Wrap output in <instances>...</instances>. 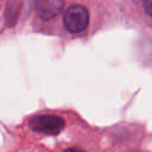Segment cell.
<instances>
[{"label": "cell", "instance_id": "obj_1", "mask_svg": "<svg viewBox=\"0 0 152 152\" xmlns=\"http://www.w3.org/2000/svg\"><path fill=\"white\" fill-rule=\"evenodd\" d=\"M28 126L36 132L55 135L64 128L65 121L62 116L55 114H40L32 116L28 121Z\"/></svg>", "mask_w": 152, "mask_h": 152}, {"label": "cell", "instance_id": "obj_2", "mask_svg": "<svg viewBox=\"0 0 152 152\" xmlns=\"http://www.w3.org/2000/svg\"><path fill=\"white\" fill-rule=\"evenodd\" d=\"M65 28L71 33L82 32L89 21V13L82 5H71L66 8L63 17Z\"/></svg>", "mask_w": 152, "mask_h": 152}, {"label": "cell", "instance_id": "obj_3", "mask_svg": "<svg viewBox=\"0 0 152 152\" xmlns=\"http://www.w3.org/2000/svg\"><path fill=\"white\" fill-rule=\"evenodd\" d=\"M64 0H36V10L38 15L44 20L57 17L63 10Z\"/></svg>", "mask_w": 152, "mask_h": 152}, {"label": "cell", "instance_id": "obj_4", "mask_svg": "<svg viewBox=\"0 0 152 152\" xmlns=\"http://www.w3.org/2000/svg\"><path fill=\"white\" fill-rule=\"evenodd\" d=\"M142 7L145 12L150 17H152V0H142Z\"/></svg>", "mask_w": 152, "mask_h": 152}, {"label": "cell", "instance_id": "obj_5", "mask_svg": "<svg viewBox=\"0 0 152 152\" xmlns=\"http://www.w3.org/2000/svg\"><path fill=\"white\" fill-rule=\"evenodd\" d=\"M64 152H84V151H81V150H77V148H66Z\"/></svg>", "mask_w": 152, "mask_h": 152}]
</instances>
